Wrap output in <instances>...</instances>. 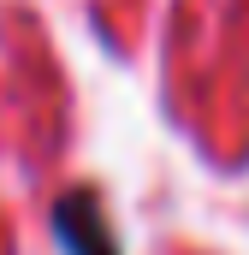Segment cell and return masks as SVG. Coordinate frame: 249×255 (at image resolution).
Wrapping results in <instances>:
<instances>
[{"label":"cell","mask_w":249,"mask_h":255,"mask_svg":"<svg viewBox=\"0 0 249 255\" xmlns=\"http://www.w3.org/2000/svg\"><path fill=\"white\" fill-rule=\"evenodd\" d=\"M60 220H71V226L83 232V238H71V250H77V255H113L107 226H101V214H95L89 196H65V202H60Z\"/></svg>","instance_id":"6da1fadb"}]
</instances>
